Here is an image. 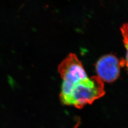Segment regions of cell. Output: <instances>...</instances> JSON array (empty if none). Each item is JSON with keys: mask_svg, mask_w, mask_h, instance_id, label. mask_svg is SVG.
<instances>
[{"mask_svg": "<svg viewBox=\"0 0 128 128\" xmlns=\"http://www.w3.org/2000/svg\"><path fill=\"white\" fill-rule=\"evenodd\" d=\"M105 94L104 84L98 76L88 77L74 84L66 94L60 95L61 100L66 105L81 108L92 104Z\"/></svg>", "mask_w": 128, "mask_h": 128, "instance_id": "obj_1", "label": "cell"}, {"mask_svg": "<svg viewBox=\"0 0 128 128\" xmlns=\"http://www.w3.org/2000/svg\"><path fill=\"white\" fill-rule=\"evenodd\" d=\"M58 69L63 79L60 95L66 93L74 84L88 77L81 62L73 53L69 54Z\"/></svg>", "mask_w": 128, "mask_h": 128, "instance_id": "obj_2", "label": "cell"}, {"mask_svg": "<svg viewBox=\"0 0 128 128\" xmlns=\"http://www.w3.org/2000/svg\"><path fill=\"white\" fill-rule=\"evenodd\" d=\"M122 65L124 66L122 61L120 62L115 56H104L98 60L96 65L98 76L102 81L112 82L119 77Z\"/></svg>", "mask_w": 128, "mask_h": 128, "instance_id": "obj_3", "label": "cell"}, {"mask_svg": "<svg viewBox=\"0 0 128 128\" xmlns=\"http://www.w3.org/2000/svg\"><path fill=\"white\" fill-rule=\"evenodd\" d=\"M120 30L124 38V44L127 50L126 60H123L124 65L126 66L128 71V23L124 24L121 28Z\"/></svg>", "mask_w": 128, "mask_h": 128, "instance_id": "obj_4", "label": "cell"}]
</instances>
